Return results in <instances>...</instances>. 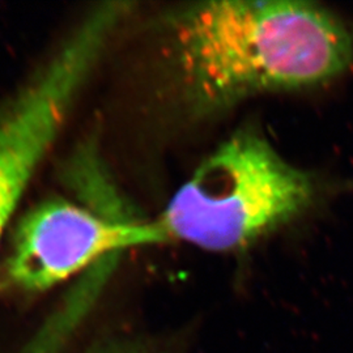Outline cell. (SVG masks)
Segmentation results:
<instances>
[{
    "label": "cell",
    "instance_id": "obj_1",
    "mask_svg": "<svg viewBox=\"0 0 353 353\" xmlns=\"http://www.w3.org/2000/svg\"><path fill=\"white\" fill-rule=\"evenodd\" d=\"M163 26L173 81L194 115L318 87L353 63L348 26L306 1H201L169 13Z\"/></svg>",
    "mask_w": 353,
    "mask_h": 353
},
{
    "label": "cell",
    "instance_id": "obj_2",
    "mask_svg": "<svg viewBox=\"0 0 353 353\" xmlns=\"http://www.w3.org/2000/svg\"><path fill=\"white\" fill-rule=\"evenodd\" d=\"M318 186L254 128L224 140L152 220L160 243L237 252L296 220L316 202Z\"/></svg>",
    "mask_w": 353,
    "mask_h": 353
},
{
    "label": "cell",
    "instance_id": "obj_3",
    "mask_svg": "<svg viewBox=\"0 0 353 353\" xmlns=\"http://www.w3.org/2000/svg\"><path fill=\"white\" fill-rule=\"evenodd\" d=\"M119 21L113 6L90 11L0 112V240Z\"/></svg>",
    "mask_w": 353,
    "mask_h": 353
},
{
    "label": "cell",
    "instance_id": "obj_4",
    "mask_svg": "<svg viewBox=\"0 0 353 353\" xmlns=\"http://www.w3.org/2000/svg\"><path fill=\"white\" fill-rule=\"evenodd\" d=\"M85 204L54 198L39 203L16 228L7 275L26 292H43L112 255L160 243L152 220L123 208L109 181L81 191Z\"/></svg>",
    "mask_w": 353,
    "mask_h": 353
},
{
    "label": "cell",
    "instance_id": "obj_5",
    "mask_svg": "<svg viewBox=\"0 0 353 353\" xmlns=\"http://www.w3.org/2000/svg\"><path fill=\"white\" fill-rule=\"evenodd\" d=\"M92 353H152L134 345H105Z\"/></svg>",
    "mask_w": 353,
    "mask_h": 353
}]
</instances>
